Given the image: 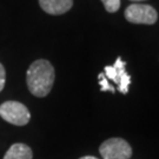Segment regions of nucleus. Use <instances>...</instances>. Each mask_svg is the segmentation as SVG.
<instances>
[{"label": "nucleus", "instance_id": "nucleus-1", "mask_svg": "<svg viewBox=\"0 0 159 159\" xmlns=\"http://www.w3.org/2000/svg\"><path fill=\"white\" fill-rule=\"evenodd\" d=\"M54 79V67L45 59H39L31 64L26 73V83L30 92L38 98H44L51 92Z\"/></svg>", "mask_w": 159, "mask_h": 159}, {"label": "nucleus", "instance_id": "nucleus-2", "mask_svg": "<svg viewBox=\"0 0 159 159\" xmlns=\"http://www.w3.org/2000/svg\"><path fill=\"white\" fill-rule=\"evenodd\" d=\"M0 117L12 125L25 126L31 119V113L23 102L8 100L0 105Z\"/></svg>", "mask_w": 159, "mask_h": 159}, {"label": "nucleus", "instance_id": "nucleus-3", "mask_svg": "<svg viewBox=\"0 0 159 159\" xmlns=\"http://www.w3.org/2000/svg\"><path fill=\"white\" fill-rule=\"evenodd\" d=\"M99 153L102 159H130L132 148L123 138H110L102 143Z\"/></svg>", "mask_w": 159, "mask_h": 159}, {"label": "nucleus", "instance_id": "nucleus-4", "mask_svg": "<svg viewBox=\"0 0 159 159\" xmlns=\"http://www.w3.org/2000/svg\"><path fill=\"white\" fill-rule=\"evenodd\" d=\"M125 18L132 24L153 25L158 20V13L150 5L132 4L125 10Z\"/></svg>", "mask_w": 159, "mask_h": 159}, {"label": "nucleus", "instance_id": "nucleus-5", "mask_svg": "<svg viewBox=\"0 0 159 159\" xmlns=\"http://www.w3.org/2000/svg\"><path fill=\"white\" fill-rule=\"evenodd\" d=\"M125 65L126 64L120 58H118L113 66L105 67V74H104L105 77H107L111 80H113L114 83L117 84V86H118L117 89L121 93H124V94L127 93L129 86L131 84V78L130 75L126 73Z\"/></svg>", "mask_w": 159, "mask_h": 159}, {"label": "nucleus", "instance_id": "nucleus-6", "mask_svg": "<svg viewBox=\"0 0 159 159\" xmlns=\"http://www.w3.org/2000/svg\"><path fill=\"white\" fill-rule=\"evenodd\" d=\"M39 5L46 13L60 16L71 10L73 0H39Z\"/></svg>", "mask_w": 159, "mask_h": 159}, {"label": "nucleus", "instance_id": "nucleus-7", "mask_svg": "<svg viewBox=\"0 0 159 159\" xmlns=\"http://www.w3.org/2000/svg\"><path fill=\"white\" fill-rule=\"evenodd\" d=\"M33 152L29 145L23 143H16L7 150L4 159H32Z\"/></svg>", "mask_w": 159, "mask_h": 159}, {"label": "nucleus", "instance_id": "nucleus-8", "mask_svg": "<svg viewBox=\"0 0 159 159\" xmlns=\"http://www.w3.org/2000/svg\"><path fill=\"white\" fill-rule=\"evenodd\" d=\"M102 2L104 4L105 10L110 13L117 12L120 7V0H102Z\"/></svg>", "mask_w": 159, "mask_h": 159}, {"label": "nucleus", "instance_id": "nucleus-9", "mask_svg": "<svg viewBox=\"0 0 159 159\" xmlns=\"http://www.w3.org/2000/svg\"><path fill=\"white\" fill-rule=\"evenodd\" d=\"M5 83H6V71L2 64H0V92L4 90L5 87Z\"/></svg>", "mask_w": 159, "mask_h": 159}, {"label": "nucleus", "instance_id": "nucleus-10", "mask_svg": "<svg viewBox=\"0 0 159 159\" xmlns=\"http://www.w3.org/2000/svg\"><path fill=\"white\" fill-rule=\"evenodd\" d=\"M79 159H98L97 157H93V156H85V157H81Z\"/></svg>", "mask_w": 159, "mask_h": 159}, {"label": "nucleus", "instance_id": "nucleus-11", "mask_svg": "<svg viewBox=\"0 0 159 159\" xmlns=\"http://www.w3.org/2000/svg\"><path fill=\"white\" fill-rule=\"evenodd\" d=\"M131 1H144V0H131Z\"/></svg>", "mask_w": 159, "mask_h": 159}]
</instances>
